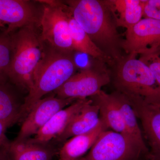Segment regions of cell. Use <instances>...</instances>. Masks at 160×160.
<instances>
[{
    "mask_svg": "<svg viewBox=\"0 0 160 160\" xmlns=\"http://www.w3.org/2000/svg\"><path fill=\"white\" fill-rule=\"evenodd\" d=\"M63 1L78 24L113 63L125 54L108 0Z\"/></svg>",
    "mask_w": 160,
    "mask_h": 160,
    "instance_id": "obj_1",
    "label": "cell"
},
{
    "mask_svg": "<svg viewBox=\"0 0 160 160\" xmlns=\"http://www.w3.org/2000/svg\"><path fill=\"white\" fill-rule=\"evenodd\" d=\"M12 53L11 33H7L4 30L0 33V84L9 83Z\"/></svg>",
    "mask_w": 160,
    "mask_h": 160,
    "instance_id": "obj_21",
    "label": "cell"
},
{
    "mask_svg": "<svg viewBox=\"0 0 160 160\" xmlns=\"http://www.w3.org/2000/svg\"><path fill=\"white\" fill-rule=\"evenodd\" d=\"M69 24L72 47L74 52L88 55L93 59L106 63L110 67L112 66V61L92 41L86 32L74 19L70 11Z\"/></svg>",
    "mask_w": 160,
    "mask_h": 160,
    "instance_id": "obj_20",
    "label": "cell"
},
{
    "mask_svg": "<svg viewBox=\"0 0 160 160\" xmlns=\"http://www.w3.org/2000/svg\"><path fill=\"white\" fill-rule=\"evenodd\" d=\"M117 102L122 114L127 133L132 141L148 157L149 149L146 145L138 118L129 100L122 93L114 90L112 92Z\"/></svg>",
    "mask_w": 160,
    "mask_h": 160,
    "instance_id": "obj_18",
    "label": "cell"
},
{
    "mask_svg": "<svg viewBox=\"0 0 160 160\" xmlns=\"http://www.w3.org/2000/svg\"><path fill=\"white\" fill-rule=\"evenodd\" d=\"M106 63L94 59L76 73L53 93L61 98H88L111 83V71Z\"/></svg>",
    "mask_w": 160,
    "mask_h": 160,
    "instance_id": "obj_6",
    "label": "cell"
},
{
    "mask_svg": "<svg viewBox=\"0 0 160 160\" xmlns=\"http://www.w3.org/2000/svg\"><path fill=\"white\" fill-rule=\"evenodd\" d=\"M38 27L25 26L11 33L12 53L9 82L19 90L28 93L33 86V73L43 53L44 43L40 38Z\"/></svg>",
    "mask_w": 160,
    "mask_h": 160,
    "instance_id": "obj_3",
    "label": "cell"
},
{
    "mask_svg": "<svg viewBox=\"0 0 160 160\" xmlns=\"http://www.w3.org/2000/svg\"><path fill=\"white\" fill-rule=\"evenodd\" d=\"M139 58L150 69L160 88V48L141 55Z\"/></svg>",
    "mask_w": 160,
    "mask_h": 160,
    "instance_id": "obj_22",
    "label": "cell"
},
{
    "mask_svg": "<svg viewBox=\"0 0 160 160\" xmlns=\"http://www.w3.org/2000/svg\"><path fill=\"white\" fill-rule=\"evenodd\" d=\"M32 142L28 139H15L6 146L10 160H52L56 154L53 142Z\"/></svg>",
    "mask_w": 160,
    "mask_h": 160,
    "instance_id": "obj_13",
    "label": "cell"
},
{
    "mask_svg": "<svg viewBox=\"0 0 160 160\" xmlns=\"http://www.w3.org/2000/svg\"><path fill=\"white\" fill-rule=\"evenodd\" d=\"M77 100L61 98L53 94L39 100L23 120L15 140L27 139L35 135L55 114Z\"/></svg>",
    "mask_w": 160,
    "mask_h": 160,
    "instance_id": "obj_10",
    "label": "cell"
},
{
    "mask_svg": "<svg viewBox=\"0 0 160 160\" xmlns=\"http://www.w3.org/2000/svg\"><path fill=\"white\" fill-rule=\"evenodd\" d=\"M12 126L9 123L0 121V146H6L10 142L6 137V132L7 129Z\"/></svg>",
    "mask_w": 160,
    "mask_h": 160,
    "instance_id": "obj_24",
    "label": "cell"
},
{
    "mask_svg": "<svg viewBox=\"0 0 160 160\" xmlns=\"http://www.w3.org/2000/svg\"><path fill=\"white\" fill-rule=\"evenodd\" d=\"M43 43L42 58L33 73V86L25 98L24 118L39 100L62 86L78 69L74 52L56 49Z\"/></svg>",
    "mask_w": 160,
    "mask_h": 160,
    "instance_id": "obj_2",
    "label": "cell"
},
{
    "mask_svg": "<svg viewBox=\"0 0 160 160\" xmlns=\"http://www.w3.org/2000/svg\"><path fill=\"white\" fill-rule=\"evenodd\" d=\"M78 160H149L129 138L112 130L103 132L86 155Z\"/></svg>",
    "mask_w": 160,
    "mask_h": 160,
    "instance_id": "obj_7",
    "label": "cell"
},
{
    "mask_svg": "<svg viewBox=\"0 0 160 160\" xmlns=\"http://www.w3.org/2000/svg\"><path fill=\"white\" fill-rule=\"evenodd\" d=\"M42 5L40 38L56 49L74 52L69 24V8L63 1H37Z\"/></svg>",
    "mask_w": 160,
    "mask_h": 160,
    "instance_id": "obj_5",
    "label": "cell"
},
{
    "mask_svg": "<svg viewBox=\"0 0 160 160\" xmlns=\"http://www.w3.org/2000/svg\"><path fill=\"white\" fill-rule=\"evenodd\" d=\"M92 102L90 98L79 99L55 114L34 137L28 140L32 142L47 143L51 142L65 130L75 115L84 106Z\"/></svg>",
    "mask_w": 160,
    "mask_h": 160,
    "instance_id": "obj_12",
    "label": "cell"
},
{
    "mask_svg": "<svg viewBox=\"0 0 160 160\" xmlns=\"http://www.w3.org/2000/svg\"><path fill=\"white\" fill-rule=\"evenodd\" d=\"M100 122L99 108L92 100L75 115L62 132L52 141L54 144H63L73 137L91 131Z\"/></svg>",
    "mask_w": 160,
    "mask_h": 160,
    "instance_id": "obj_14",
    "label": "cell"
},
{
    "mask_svg": "<svg viewBox=\"0 0 160 160\" xmlns=\"http://www.w3.org/2000/svg\"><path fill=\"white\" fill-rule=\"evenodd\" d=\"M115 91L160 106V88L148 66L136 56L124 55L111 66Z\"/></svg>",
    "mask_w": 160,
    "mask_h": 160,
    "instance_id": "obj_4",
    "label": "cell"
},
{
    "mask_svg": "<svg viewBox=\"0 0 160 160\" xmlns=\"http://www.w3.org/2000/svg\"><path fill=\"white\" fill-rule=\"evenodd\" d=\"M109 129L106 122L100 118V122L94 129L73 137L63 144L58 152L60 160L80 159L91 149L100 135Z\"/></svg>",
    "mask_w": 160,
    "mask_h": 160,
    "instance_id": "obj_15",
    "label": "cell"
},
{
    "mask_svg": "<svg viewBox=\"0 0 160 160\" xmlns=\"http://www.w3.org/2000/svg\"><path fill=\"white\" fill-rule=\"evenodd\" d=\"M6 146H0V160H10L6 151Z\"/></svg>",
    "mask_w": 160,
    "mask_h": 160,
    "instance_id": "obj_25",
    "label": "cell"
},
{
    "mask_svg": "<svg viewBox=\"0 0 160 160\" xmlns=\"http://www.w3.org/2000/svg\"><path fill=\"white\" fill-rule=\"evenodd\" d=\"M125 96L141 122L143 137L148 144L150 160H160V105L148 102L141 98Z\"/></svg>",
    "mask_w": 160,
    "mask_h": 160,
    "instance_id": "obj_8",
    "label": "cell"
},
{
    "mask_svg": "<svg viewBox=\"0 0 160 160\" xmlns=\"http://www.w3.org/2000/svg\"><path fill=\"white\" fill-rule=\"evenodd\" d=\"M118 27L131 28L143 18L144 0H108Z\"/></svg>",
    "mask_w": 160,
    "mask_h": 160,
    "instance_id": "obj_19",
    "label": "cell"
},
{
    "mask_svg": "<svg viewBox=\"0 0 160 160\" xmlns=\"http://www.w3.org/2000/svg\"><path fill=\"white\" fill-rule=\"evenodd\" d=\"M143 18L160 21V0H144Z\"/></svg>",
    "mask_w": 160,
    "mask_h": 160,
    "instance_id": "obj_23",
    "label": "cell"
},
{
    "mask_svg": "<svg viewBox=\"0 0 160 160\" xmlns=\"http://www.w3.org/2000/svg\"><path fill=\"white\" fill-rule=\"evenodd\" d=\"M34 3L28 0H0V22L7 25L4 31L12 33L25 26L40 27L42 8L38 9Z\"/></svg>",
    "mask_w": 160,
    "mask_h": 160,
    "instance_id": "obj_11",
    "label": "cell"
},
{
    "mask_svg": "<svg viewBox=\"0 0 160 160\" xmlns=\"http://www.w3.org/2000/svg\"><path fill=\"white\" fill-rule=\"evenodd\" d=\"M10 83L0 84V121L13 126L24 119L25 100Z\"/></svg>",
    "mask_w": 160,
    "mask_h": 160,
    "instance_id": "obj_16",
    "label": "cell"
},
{
    "mask_svg": "<svg viewBox=\"0 0 160 160\" xmlns=\"http://www.w3.org/2000/svg\"><path fill=\"white\" fill-rule=\"evenodd\" d=\"M122 47L124 53L136 56L160 47V21L142 18L126 29Z\"/></svg>",
    "mask_w": 160,
    "mask_h": 160,
    "instance_id": "obj_9",
    "label": "cell"
},
{
    "mask_svg": "<svg viewBox=\"0 0 160 160\" xmlns=\"http://www.w3.org/2000/svg\"><path fill=\"white\" fill-rule=\"evenodd\" d=\"M5 25L3 24L2 22H0V28H5Z\"/></svg>",
    "mask_w": 160,
    "mask_h": 160,
    "instance_id": "obj_26",
    "label": "cell"
},
{
    "mask_svg": "<svg viewBox=\"0 0 160 160\" xmlns=\"http://www.w3.org/2000/svg\"><path fill=\"white\" fill-rule=\"evenodd\" d=\"M90 98L93 104L98 106L100 117L106 122L109 129L129 138L122 115L112 93L109 94L102 90L97 94Z\"/></svg>",
    "mask_w": 160,
    "mask_h": 160,
    "instance_id": "obj_17",
    "label": "cell"
}]
</instances>
